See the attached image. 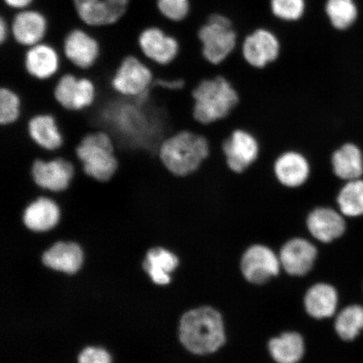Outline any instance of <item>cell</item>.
I'll use <instances>...</instances> for the list:
<instances>
[{
    "instance_id": "ffe728a7",
    "label": "cell",
    "mask_w": 363,
    "mask_h": 363,
    "mask_svg": "<svg viewBox=\"0 0 363 363\" xmlns=\"http://www.w3.org/2000/svg\"><path fill=\"white\" fill-rule=\"evenodd\" d=\"M317 256L316 247L307 239L294 238L286 242L280 252V262L288 274L303 276L310 272Z\"/></svg>"
},
{
    "instance_id": "7c38bea8",
    "label": "cell",
    "mask_w": 363,
    "mask_h": 363,
    "mask_svg": "<svg viewBox=\"0 0 363 363\" xmlns=\"http://www.w3.org/2000/svg\"><path fill=\"white\" fill-rule=\"evenodd\" d=\"M240 48L244 61L249 66L263 69L279 60L283 45L274 33L261 28L247 35Z\"/></svg>"
},
{
    "instance_id": "4fadbf2b",
    "label": "cell",
    "mask_w": 363,
    "mask_h": 363,
    "mask_svg": "<svg viewBox=\"0 0 363 363\" xmlns=\"http://www.w3.org/2000/svg\"><path fill=\"white\" fill-rule=\"evenodd\" d=\"M227 167L235 174H242L257 161L260 143L250 131L237 129L222 144Z\"/></svg>"
},
{
    "instance_id": "603a6c76",
    "label": "cell",
    "mask_w": 363,
    "mask_h": 363,
    "mask_svg": "<svg viewBox=\"0 0 363 363\" xmlns=\"http://www.w3.org/2000/svg\"><path fill=\"white\" fill-rule=\"evenodd\" d=\"M43 261L54 270L74 274L83 262V253L78 244L58 242L43 254Z\"/></svg>"
},
{
    "instance_id": "836d02e7",
    "label": "cell",
    "mask_w": 363,
    "mask_h": 363,
    "mask_svg": "<svg viewBox=\"0 0 363 363\" xmlns=\"http://www.w3.org/2000/svg\"><path fill=\"white\" fill-rule=\"evenodd\" d=\"M11 40V26L6 17L0 18V45H4Z\"/></svg>"
},
{
    "instance_id": "2e32d148",
    "label": "cell",
    "mask_w": 363,
    "mask_h": 363,
    "mask_svg": "<svg viewBox=\"0 0 363 363\" xmlns=\"http://www.w3.org/2000/svg\"><path fill=\"white\" fill-rule=\"evenodd\" d=\"M62 216V208L57 199L49 194L42 193L27 204L21 220L33 233H43L56 228Z\"/></svg>"
},
{
    "instance_id": "4316f807",
    "label": "cell",
    "mask_w": 363,
    "mask_h": 363,
    "mask_svg": "<svg viewBox=\"0 0 363 363\" xmlns=\"http://www.w3.org/2000/svg\"><path fill=\"white\" fill-rule=\"evenodd\" d=\"M337 208L344 216H363V179L346 182L339 189Z\"/></svg>"
},
{
    "instance_id": "44dd1931",
    "label": "cell",
    "mask_w": 363,
    "mask_h": 363,
    "mask_svg": "<svg viewBox=\"0 0 363 363\" xmlns=\"http://www.w3.org/2000/svg\"><path fill=\"white\" fill-rule=\"evenodd\" d=\"M331 169L340 181L362 179L363 175V154L357 144L344 143L335 150L330 157Z\"/></svg>"
},
{
    "instance_id": "8fae6325",
    "label": "cell",
    "mask_w": 363,
    "mask_h": 363,
    "mask_svg": "<svg viewBox=\"0 0 363 363\" xmlns=\"http://www.w3.org/2000/svg\"><path fill=\"white\" fill-rule=\"evenodd\" d=\"M72 3L79 20L92 28L117 24L130 6L126 0H72Z\"/></svg>"
},
{
    "instance_id": "d590c367",
    "label": "cell",
    "mask_w": 363,
    "mask_h": 363,
    "mask_svg": "<svg viewBox=\"0 0 363 363\" xmlns=\"http://www.w3.org/2000/svg\"><path fill=\"white\" fill-rule=\"evenodd\" d=\"M238 54H242V53H240V52H235V53H234V54H238ZM234 54H233V55H234ZM227 60H228V59H227ZM219 67H220V65H219V66H218V72H219ZM219 74H220V72H219Z\"/></svg>"
},
{
    "instance_id": "d4e9b609",
    "label": "cell",
    "mask_w": 363,
    "mask_h": 363,
    "mask_svg": "<svg viewBox=\"0 0 363 363\" xmlns=\"http://www.w3.org/2000/svg\"><path fill=\"white\" fill-rule=\"evenodd\" d=\"M178 264L179 260L174 254L164 248L156 247L150 250L143 267L154 283L164 285L170 282L169 272Z\"/></svg>"
},
{
    "instance_id": "52a82bcc",
    "label": "cell",
    "mask_w": 363,
    "mask_h": 363,
    "mask_svg": "<svg viewBox=\"0 0 363 363\" xmlns=\"http://www.w3.org/2000/svg\"><path fill=\"white\" fill-rule=\"evenodd\" d=\"M154 72L151 65L138 54H127L118 65L111 79L116 93L127 97L143 94L151 88Z\"/></svg>"
},
{
    "instance_id": "7402d4cb",
    "label": "cell",
    "mask_w": 363,
    "mask_h": 363,
    "mask_svg": "<svg viewBox=\"0 0 363 363\" xmlns=\"http://www.w3.org/2000/svg\"><path fill=\"white\" fill-rule=\"evenodd\" d=\"M27 131L36 146L45 152H57L62 147V134L56 118L51 113H39L31 117Z\"/></svg>"
},
{
    "instance_id": "484cf974",
    "label": "cell",
    "mask_w": 363,
    "mask_h": 363,
    "mask_svg": "<svg viewBox=\"0 0 363 363\" xmlns=\"http://www.w3.org/2000/svg\"><path fill=\"white\" fill-rule=\"evenodd\" d=\"M269 351L277 363H298L305 352V345L301 335L287 333L270 340Z\"/></svg>"
},
{
    "instance_id": "d6986e66",
    "label": "cell",
    "mask_w": 363,
    "mask_h": 363,
    "mask_svg": "<svg viewBox=\"0 0 363 363\" xmlns=\"http://www.w3.org/2000/svg\"><path fill=\"white\" fill-rule=\"evenodd\" d=\"M275 178L285 188L303 187L311 174V164L305 154L288 150L277 157L274 164Z\"/></svg>"
},
{
    "instance_id": "5bb4252c",
    "label": "cell",
    "mask_w": 363,
    "mask_h": 363,
    "mask_svg": "<svg viewBox=\"0 0 363 363\" xmlns=\"http://www.w3.org/2000/svg\"><path fill=\"white\" fill-rule=\"evenodd\" d=\"M10 26L13 43L26 49L45 42L49 21L43 12L29 8L16 11L10 21Z\"/></svg>"
},
{
    "instance_id": "8992f818",
    "label": "cell",
    "mask_w": 363,
    "mask_h": 363,
    "mask_svg": "<svg viewBox=\"0 0 363 363\" xmlns=\"http://www.w3.org/2000/svg\"><path fill=\"white\" fill-rule=\"evenodd\" d=\"M62 65L79 71H87L96 65L102 54L101 40L83 28L68 31L58 45Z\"/></svg>"
},
{
    "instance_id": "277c9868",
    "label": "cell",
    "mask_w": 363,
    "mask_h": 363,
    "mask_svg": "<svg viewBox=\"0 0 363 363\" xmlns=\"http://www.w3.org/2000/svg\"><path fill=\"white\" fill-rule=\"evenodd\" d=\"M75 153L84 174L98 181L110 180L119 167L116 144L104 130L91 131L84 136Z\"/></svg>"
},
{
    "instance_id": "7a4b0ae2",
    "label": "cell",
    "mask_w": 363,
    "mask_h": 363,
    "mask_svg": "<svg viewBox=\"0 0 363 363\" xmlns=\"http://www.w3.org/2000/svg\"><path fill=\"white\" fill-rule=\"evenodd\" d=\"M179 338L189 352L198 355L215 352L223 346L225 334L219 312L211 307L190 311L182 317Z\"/></svg>"
},
{
    "instance_id": "f546056e",
    "label": "cell",
    "mask_w": 363,
    "mask_h": 363,
    "mask_svg": "<svg viewBox=\"0 0 363 363\" xmlns=\"http://www.w3.org/2000/svg\"><path fill=\"white\" fill-rule=\"evenodd\" d=\"M22 101L16 91L0 88V125H10L20 119Z\"/></svg>"
},
{
    "instance_id": "3957f363",
    "label": "cell",
    "mask_w": 363,
    "mask_h": 363,
    "mask_svg": "<svg viewBox=\"0 0 363 363\" xmlns=\"http://www.w3.org/2000/svg\"><path fill=\"white\" fill-rule=\"evenodd\" d=\"M192 96L194 119L203 125L225 120L240 102L238 90L223 75L203 79Z\"/></svg>"
},
{
    "instance_id": "83f0119b",
    "label": "cell",
    "mask_w": 363,
    "mask_h": 363,
    "mask_svg": "<svg viewBox=\"0 0 363 363\" xmlns=\"http://www.w3.org/2000/svg\"><path fill=\"white\" fill-rule=\"evenodd\" d=\"M325 13L334 28L348 29L356 21L357 9L353 0H328Z\"/></svg>"
},
{
    "instance_id": "6da1fadb",
    "label": "cell",
    "mask_w": 363,
    "mask_h": 363,
    "mask_svg": "<svg viewBox=\"0 0 363 363\" xmlns=\"http://www.w3.org/2000/svg\"><path fill=\"white\" fill-rule=\"evenodd\" d=\"M211 153L206 135L189 130L178 131L167 138L158 149L162 165L177 177L194 174Z\"/></svg>"
},
{
    "instance_id": "ac0fdd59",
    "label": "cell",
    "mask_w": 363,
    "mask_h": 363,
    "mask_svg": "<svg viewBox=\"0 0 363 363\" xmlns=\"http://www.w3.org/2000/svg\"><path fill=\"white\" fill-rule=\"evenodd\" d=\"M280 263V259L269 247L253 245L244 253L242 271L250 283L262 284L272 277L278 275Z\"/></svg>"
},
{
    "instance_id": "d6a6232c",
    "label": "cell",
    "mask_w": 363,
    "mask_h": 363,
    "mask_svg": "<svg viewBox=\"0 0 363 363\" xmlns=\"http://www.w3.org/2000/svg\"><path fill=\"white\" fill-rule=\"evenodd\" d=\"M79 363H111V358L104 349L88 347L80 354Z\"/></svg>"
},
{
    "instance_id": "cb8c5ba5",
    "label": "cell",
    "mask_w": 363,
    "mask_h": 363,
    "mask_svg": "<svg viewBox=\"0 0 363 363\" xmlns=\"http://www.w3.org/2000/svg\"><path fill=\"white\" fill-rule=\"evenodd\" d=\"M337 301V293L333 286L318 284L308 290L305 306L308 315L316 319H324L335 314Z\"/></svg>"
},
{
    "instance_id": "1f68e13d",
    "label": "cell",
    "mask_w": 363,
    "mask_h": 363,
    "mask_svg": "<svg viewBox=\"0 0 363 363\" xmlns=\"http://www.w3.org/2000/svg\"><path fill=\"white\" fill-rule=\"evenodd\" d=\"M159 13L167 21L181 22L190 11V0H156Z\"/></svg>"
},
{
    "instance_id": "30bf717a",
    "label": "cell",
    "mask_w": 363,
    "mask_h": 363,
    "mask_svg": "<svg viewBox=\"0 0 363 363\" xmlns=\"http://www.w3.org/2000/svg\"><path fill=\"white\" fill-rule=\"evenodd\" d=\"M75 163L60 156L48 159L36 158L31 167V175L40 192L58 194L69 188L75 175Z\"/></svg>"
},
{
    "instance_id": "4dcf8cb0",
    "label": "cell",
    "mask_w": 363,
    "mask_h": 363,
    "mask_svg": "<svg viewBox=\"0 0 363 363\" xmlns=\"http://www.w3.org/2000/svg\"><path fill=\"white\" fill-rule=\"evenodd\" d=\"M306 0H270L272 15L284 21L301 19L306 11Z\"/></svg>"
},
{
    "instance_id": "9a60e30c",
    "label": "cell",
    "mask_w": 363,
    "mask_h": 363,
    "mask_svg": "<svg viewBox=\"0 0 363 363\" xmlns=\"http://www.w3.org/2000/svg\"><path fill=\"white\" fill-rule=\"evenodd\" d=\"M23 65L31 78L50 80L61 71L62 53L55 44L45 40L24 50Z\"/></svg>"
},
{
    "instance_id": "5b68a950",
    "label": "cell",
    "mask_w": 363,
    "mask_h": 363,
    "mask_svg": "<svg viewBox=\"0 0 363 363\" xmlns=\"http://www.w3.org/2000/svg\"><path fill=\"white\" fill-rule=\"evenodd\" d=\"M199 45L204 60L219 66L233 55L238 48V34L233 22L225 16L214 13L198 33Z\"/></svg>"
},
{
    "instance_id": "e0dca14e",
    "label": "cell",
    "mask_w": 363,
    "mask_h": 363,
    "mask_svg": "<svg viewBox=\"0 0 363 363\" xmlns=\"http://www.w3.org/2000/svg\"><path fill=\"white\" fill-rule=\"evenodd\" d=\"M306 226L312 238L324 243L342 237L347 230L344 216L338 208L329 206H317L308 212Z\"/></svg>"
},
{
    "instance_id": "f1b7e54d",
    "label": "cell",
    "mask_w": 363,
    "mask_h": 363,
    "mask_svg": "<svg viewBox=\"0 0 363 363\" xmlns=\"http://www.w3.org/2000/svg\"><path fill=\"white\" fill-rule=\"evenodd\" d=\"M335 330L345 340L355 339L363 330V307L348 306L340 313L335 320Z\"/></svg>"
},
{
    "instance_id": "9c48e42d",
    "label": "cell",
    "mask_w": 363,
    "mask_h": 363,
    "mask_svg": "<svg viewBox=\"0 0 363 363\" xmlns=\"http://www.w3.org/2000/svg\"><path fill=\"white\" fill-rule=\"evenodd\" d=\"M54 97L60 106L69 111H83L93 106L97 89L94 81L74 72L58 74L53 78Z\"/></svg>"
},
{
    "instance_id": "e575fe53",
    "label": "cell",
    "mask_w": 363,
    "mask_h": 363,
    "mask_svg": "<svg viewBox=\"0 0 363 363\" xmlns=\"http://www.w3.org/2000/svg\"><path fill=\"white\" fill-rule=\"evenodd\" d=\"M3 2L7 8L16 12L33 7L35 0H3Z\"/></svg>"
},
{
    "instance_id": "ba28073f",
    "label": "cell",
    "mask_w": 363,
    "mask_h": 363,
    "mask_svg": "<svg viewBox=\"0 0 363 363\" xmlns=\"http://www.w3.org/2000/svg\"><path fill=\"white\" fill-rule=\"evenodd\" d=\"M138 55L157 66H167L179 57L182 45L161 27L148 26L140 30L135 43Z\"/></svg>"
}]
</instances>
